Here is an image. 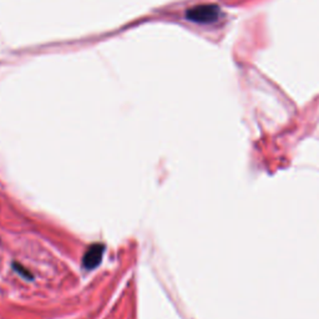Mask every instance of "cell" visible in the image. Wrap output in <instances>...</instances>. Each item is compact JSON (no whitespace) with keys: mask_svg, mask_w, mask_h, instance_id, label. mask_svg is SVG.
I'll return each instance as SVG.
<instances>
[{"mask_svg":"<svg viewBox=\"0 0 319 319\" xmlns=\"http://www.w3.org/2000/svg\"><path fill=\"white\" fill-rule=\"evenodd\" d=\"M219 18V9L212 4L197 5L186 11V19L198 24H210Z\"/></svg>","mask_w":319,"mask_h":319,"instance_id":"obj_1","label":"cell"},{"mask_svg":"<svg viewBox=\"0 0 319 319\" xmlns=\"http://www.w3.org/2000/svg\"><path fill=\"white\" fill-rule=\"evenodd\" d=\"M105 251V247L103 244L97 243L92 244L91 247L86 251L83 258V267L86 269H92L99 266V263L103 259V253Z\"/></svg>","mask_w":319,"mask_h":319,"instance_id":"obj_2","label":"cell"}]
</instances>
